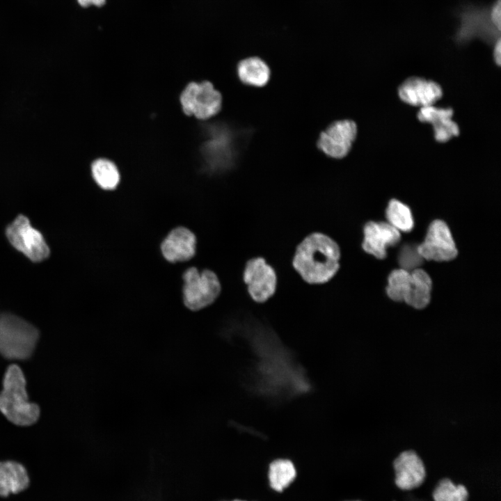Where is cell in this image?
Here are the masks:
<instances>
[{
    "mask_svg": "<svg viewBox=\"0 0 501 501\" xmlns=\"http://www.w3.org/2000/svg\"><path fill=\"white\" fill-rule=\"evenodd\" d=\"M341 257L338 244L328 235L315 232L297 245L292 267L307 283L321 285L330 281L340 269Z\"/></svg>",
    "mask_w": 501,
    "mask_h": 501,
    "instance_id": "cell-1",
    "label": "cell"
},
{
    "mask_svg": "<svg viewBox=\"0 0 501 501\" xmlns=\"http://www.w3.org/2000/svg\"><path fill=\"white\" fill-rule=\"evenodd\" d=\"M0 411L9 421L20 426L33 424L39 418V406L29 402L25 377L17 365L9 366L6 372L0 393Z\"/></svg>",
    "mask_w": 501,
    "mask_h": 501,
    "instance_id": "cell-2",
    "label": "cell"
},
{
    "mask_svg": "<svg viewBox=\"0 0 501 501\" xmlns=\"http://www.w3.org/2000/svg\"><path fill=\"white\" fill-rule=\"evenodd\" d=\"M39 337L38 329L22 318L10 314L0 315V353L10 359H26L35 349Z\"/></svg>",
    "mask_w": 501,
    "mask_h": 501,
    "instance_id": "cell-3",
    "label": "cell"
},
{
    "mask_svg": "<svg viewBox=\"0 0 501 501\" xmlns=\"http://www.w3.org/2000/svg\"><path fill=\"white\" fill-rule=\"evenodd\" d=\"M179 102L185 116L205 121L221 111L223 97L209 81H191L181 92Z\"/></svg>",
    "mask_w": 501,
    "mask_h": 501,
    "instance_id": "cell-4",
    "label": "cell"
},
{
    "mask_svg": "<svg viewBox=\"0 0 501 501\" xmlns=\"http://www.w3.org/2000/svg\"><path fill=\"white\" fill-rule=\"evenodd\" d=\"M183 299L186 308L199 310L213 303L221 292L217 275L205 269L199 272L196 267L186 270L183 275Z\"/></svg>",
    "mask_w": 501,
    "mask_h": 501,
    "instance_id": "cell-5",
    "label": "cell"
},
{
    "mask_svg": "<svg viewBox=\"0 0 501 501\" xmlns=\"http://www.w3.org/2000/svg\"><path fill=\"white\" fill-rule=\"evenodd\" d=\"M6 234L11 245L33 262H41L49 255L44 237L24 215H19L8 225Z\"/></svg>",
    "mask_w": 501,
    "mask_h": 501,
    "instance_id": "cell-6",
    "label": "cell"
},
{
    "mask_svg": "<svg viewBox=\"0 0 501 501\" xmlns=\"http://www.w3.org/2000/svg\"><path fill=\"white\" fill-rule=\"evenodd\" d=\"M242 277L248 294L256 303L267 301L276 291V272L262 257L250 258L246 262Z\"/></svg>",
    "mask_w": 501,
    "mask_h": 501,
    "instance_id": "cell-7",
    "label": "cell"
},
{
    "mask_svg": "<svg viewBox=\"0 0 501 501\" xmlns=\"http://www.w3.org/2000/svg\"><path fill=\"white\" fill-rule=\"evenodd\" d=\"M417 250L422 259L436 262L452 260L458 253L451 232L441 220H435L429 225L424 240Z\"/></svg>",
    "mask_w": 501,
    "mask_h": 501,
    "instance_id": "cell-8",
    "label": "cell"
},
{
    "mask_svg": "<svg viewBox=\"0 0 501 501\" xmlns=\"http://www.w3.org/2000/svg\"><path fill=\"white\" fill-rule=\"evenodd\" d=\"M356 135L355 122L351 120H337L319 134L317 148L329 157L342 159L351 150Z\"/></svg>",
    "mask_w": 501,
    "mask_h": 501,
    "instance_id": "cell-9",
    "label": "cell"
},
{
    "mask_svg": "<svg viewBox=\"0 0 501 501\" xmlns=\"http://www.w3.org/2000/svg\"><path fill=\"white\" fill-rule=\"evenodd\" d=\"M363 250L378 259H384L387 248L398 244L401 239L400 232L388 223H367L363 228Z\"/></svg>",
    "mask_w": 501,
    "mask_h": 501,
    "instance_id": "cell-10",
    "label": "cell"
},
{
    "mask_svg": "<svg viewBox=\"0 0 501 501\" xmlns=\"http://www.w3.org/2000/svg\"><path fill=\"white\" fill-rule=\"evenodd\" d=\"M213 131L210 133V138L205 144V155L208 156L207 161L218 166L226 167L230 166L237 155V135L228 127H212Z\"/></svg>",
    "mask_w": 501,
    "mask_h": 501,
    "instance_id": "cell-11",
    "label": "cell"
},
{
    "mask_svg": "<svg viewBox=\"0 0 501 501\" xmlns=\"http://www.w3.org/2000/svg\"><path fill=\"white\" fill-rule=\"evenodd\" d=\"M398 95L405 103L421 108L434 105L443 96V90L433 81L411 77L401 84Z\"/></svg>",
    "mask_w": 501,
    "mask_h": 501,
    "instance_id": "cell-12",
    "label": "cell"
},
{
    "mask_svg": "<svg viewBox=\"0 0 501 501\" xmlns=\"http://www.w3.org/2000/svg\"><path fill=\"white\" fill-rule=\"evenodd\" d=\"M395 484L402 490H411L420 486L426 471L420 456L412 450L401 452L394 461Z\"/></svg>",
    "mask_w": 501,
    "mask_h": 501,
    "instance_id": "cell-13",
    "label": "cell"
},
{
    "mask_svg": "<svg viewBox=\"0 0 501 501\" xmlns=\"http://www.w3.org/2000/svg\"><path fill=\"white\" fill-rule=\"evenodd\" d=\"M196 238L188 228L177 227L172 230L161 244L164 257L170 262H184L196 253Z\"/></svg>",
    "mask_w": 501,
    "mask_h": 501,
    "instance_id": "cell-14",
    "label": "cell"
},
{
    "mask_svg": "<svg viewBox=\"0 0 501 501\" xmlns=\"http://www.w3.org/2000/svg\"><path fill=\"white\" fill-rule=\"evenodd\" d=\"M453 110L451 108H438L434 105L421 107L418 118L422 122L433 126L435 139L445 143L459 134V127L452 120Z\"/></svg>",
    "mask_w": 501,
    "mask_h": 501,
    "instance_id": "cell-15",
    "label": "cell"
},
{
    "mask_svg": "<svg viewBox=\"0 0 501 501\" xmlns=\"http://www.w3.org/2000/svg\"><path fill=\"white\" fill-rule=\"evenodd\" d=\"M29 484V475L22 463L13 460L0 461V497L20 493Z\"/></svg>",
    "mask_w": 501,
    "mask_h": 501,
    "instance_id": "cell-16",
    "label": "cell"
},
{
    "mask_svg": "<svg viewBox=\"0 0 501 501\" xmlns=\"http://www.w3.org/2000/svg\"><path fill=\"white\" fill-rule=\"evenodd\" d=\"M432 282L422 269L410 271L406 284L403 301L415 309H423L430 302Z\"/></svg>",
    "mask_w": 501,
    "mask_h": 501,
    "instance_id": "cell-17",
    "label": "cell"
},
{
    "mask_svg": "<svg viewBox=\"0 0 501 501\" xmlns=\"http://www.w3.org/2000/svg\"><path fill=\"white\" fill-rule=\"evenodd\" d=\"M237 74L244 84L260 88L269 82L271 70L263 60L253 56L239 61L237 66Z\"/></svg>",
    "mask_w": 501,
    "mask_h": 501,
    "instance_id": "cell-18",
    "label": "cell"
},
{
    "mask_svg": "<svg viewBox=\"0 0 501 501\" xmlns=\"http://www.w3.org/2000/svg\"><path fill=\"white\" fill-rule=\"evenodd\" d=\"M90 172L95 182L103 190H113L120 183L118 167L109 159H95L90 165Z\"/></svg>",
    "mask_w": 501,
    "mask_h": 501,
    "instance_id": "cell-19",
    "label": "cell"
},
{
    "mask_svg": "<svg viewBox=\"0 0 501 501\" xmlns=\"http://www.w3.org/2000/svg\"><path fill=\"white\" fill-rule=\"evenodd\" d=\"M296 470L293 463L284 459L272 461L269 467L268 477L270 486L282 492L295 479Z\"/></svg>",
    "mask_w": 501,
    "mask_h": 501,
    "instance_id": "cell-20",
    "label": "cell"
},
{
    "mask_svg": "<svg viewBox=\"0 0 501 501\" xmlns=\"http://www.w3.org/2000/svg\"><path fill=\"white\" fill-rule=\"evenodd\" d=\"M385 215L388 223L399 232H408L413 228L414 221L410 208L397 200L389 202Z\"/></svg>",
    "mask_w": 501,
    "mask_h": 501,
    "instance_id": "cell-21",
    "label": "cell"
},
{
    "mask_svg": "<svg viewBox=\"0 0 501 501\" xmlns=\"http://www.w3.org/2000/svg\"><path fill=\"white\" fill-rule=\"evenodd\" d=\"M434 501H467L468 493L463 485H455L450 479H443L433 492Z\"/></svg>",
    "mask_w": 501,
    "mask_h": 501,
    "instance_id": "cell-22",
    "label": "cell"
},
{
    "mask_svg": "<svg viewBox=\"0 0 501 501\" xmlns=\"http://www.w3.org/2000/svg\"><path fill=\"white\" fill-rule=\"evenodd\" d=\"M409 273V271L402 268L395 269L390 273L386 287V292L390 299L395 301H403Z\"/></svg>",
    "mask_w": 501,
    "mask_h": 501,
    "instance_id": "cell-23",
    "label": "cell"
},
{
    "mask_svg": "<svg viewBox=\"0 0 501 501\" xmlns=\"http://www.w3.org/2000/svg\"><path fill=\"white\" fill-rule=\"evenodd\" d=\"M422 260V258L419 255L417 247L414 249L413 248H411L406 246L402 250L399 256L400 265H401L402 269L408 271L418 267L420 264Z\"/></svg>",
    "mask_w": 501,
    "mask_h": 501,
    "instance_id": "cell-24",
    "label": "cell"
},
{
    "mask_svg": "<svg viewBox=\"0 0 501 501\" xmlns=\"http://www.w3.org/2000/svg\"><path fill=\"white\" fill-rule=\"evenodd\" d=\"M490 20L493 26L500 31L501 27V4L500 0H497L489 10Z\"/></svg>",
    "mask_w": 501,
    "mask_h": 501,
    "instance_id": "cell-25",
    "label": "cell"
},
{
    "mask_svg": "<svg viewBox=\"0 0 501 501\" xmlns=\"http://www.w3.org/2000/svg\"><path fill=\"white\" fill-rule=\"evenodd\" d=\"M493 59L495 63L498 65H500L501 63V42H500V38H498L494 43V48H493Z\"/></svg>",
    "mask_w": 501,
    "mask_h": 501,
    "instance_id": "cell-26",
    "label": "cell"
},
{
    "mask_svg": "<svg viewBox=\"0 0 501 501\" xmlns=\"http://www.w3.org/2000/svg\"><path fill=\"white\" fill-rule=\"evenodd\" d=\"M77 1L82 7H88L91 5L100 7L105 3L106 0H77Z\"/></svg>",
    "mask_w": 501,
    "mask_h": 501,
    "instance_id": "cell-27",
    "label": "cell"
},
{
    "mask_svg": "<svg viewBox=\"0 0 501 501\" xmlns=\"http://www.w3.org/2000/svg\"><path fill=\"white\" fill-rule=\"evenodd\" d=\"M233 501H244V500H233Z\"/></svg>",
    "mask_w": 501,
    "mask_h": 501,
    "instance_id": "cell-28",
    "label": "cell"
}]
</instances>
